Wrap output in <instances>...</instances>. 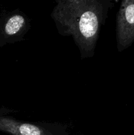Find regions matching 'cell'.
Here are the masks:
<instances>
[{
    "label": "cell",
    "mask_w": 134,
    "mask_h": 135,
    "mask_svg": "<svg viewBox=\"0 0 134 135\" xmlns=\"http://www.w3.org/2000/svg\"><path fill=\"white\" fill-rule=\"evenodd\" d=\"M59 123L28 121L0 114V131L11 135H68Z\"/></svg>",
    "instance_id": "cell-2"
},
{
    "label": "cell",
    "mask_w": 134,
    "mask_h": 135,
    "mask_svg": "<svg viewBox=\"0 0 134 135\" xmlns=\"http://www.w3.org/2000/svg\"><path fill=\"white\" fill-rule=\"evenodd\" d=\"M116 21L117 50L120 53L130 47L134 42V0L121 2Z\"/></svg>",
    "instance_id": "cell-3"
},
{
    "label": "cell",
    "mask_w": 134,
    "mask_h": 135,
    "mask_svg": "<svg viewBox=\"0 0 134 135\" xmlns=\"http://www.w3.org/2000/svg\"><path fill=\"white\" fill-rule=\"evenodd\" d=\"M112 0H58L51 13L58 33L72 36L81 59L94 56L102 26Z\"/></svg>",
    "instance_id": "cell-1"
}]
</instances>
